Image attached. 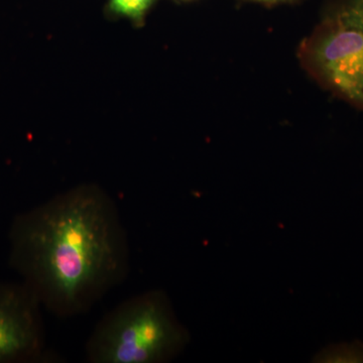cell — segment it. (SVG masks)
Instances as JSON below:
<instances>
[{
  "label": "cell",
  "mask_w": 363,
  "mask_h": 363,
  "mask_svg": "<svg viewBox=\"0 0 363 363\" xmlns=\"http://www.w3.org/2000/svg\"><path fill=\"white\" fill-rule=\"evenodd\" d=\"M9 264L54 316L89 312L128 278L130 247L117 204L83 185L16 215Z\"/></svg>",
  "instance_id": "obj_1"
},
{
  "label": "cell",
  "mask_w": 363,
  "mask_h": 363,
  "mask_svg": "<svg viewBox=\"0 0 363 363\" xmlns=\"http://www.w3.org/2000/svg\"><path fill=\"white\" fill-rule=\"evenodd\" d=\"M190 341L162 290L138 294L117 305L95 326L85 346L89 363H162Z\"/></svg>",
  "instance_id": "obj_2"
},
{
  "label": "cell",
  "mask_w": 363,
  "mask_h": 363,
  "mask_svg": "<svg viewBox=\"0 0 363 363\" xmlns=\"http://www.w3.org/2000/svg\"><path fill=\"white\" fill-rule=\"evenodd\" d=\"M300 57L320 84L363 111V0L336 4Z\"/></svg>",
  "instance_id": "obj_3"
},
{
  "label": "cell",
  "mask_w": 363,
  "mask_h": 363,
  "mask_svg": "<svg viewBox=\"0 0 363 363\" xmlns=\"http://www.w3.org/2000/svg\"><path fill=\"white\" fill-rule=\"evenodd\" d=\"M39 298L21 281H0V363L56 362Z\"/></svg>",
  "instance_id": "obj_4"
},
{
  "label": "cell",
  "mask_w": 363,
  "mask_h": 363,
  "mask_svg": "<svg viewBox=\"0 0 363 363\" xmlns=\"http://www.w3.org/2000/svg\"><path fill=\"white\" fill-rule=\"evenodd\" d=\"M324 362H363V343L352 342L331 346L325 351Z\"/></svg>",
  "instance_id": "obj_5"
},
{
  "label": "cell",
  "mask_w": 363,
  "mask_h": 363,
  "mask_svg": "<svg viewBox=\"0 0 363 363\" xmlns=\"http://www.w3.org/2000/svg\"><path fill=\"white\" fill-rule=\"evenodd\" d=\"M155 0H111V9L119 16L133 21H142Z\"/></svg>",
  "instance_id": "obj_6"
},
{
  "label": "cell",
  "mask_w": 363,
  "mask_h": 363,
  "mask_svg": "<svg viewBox=\"0 0 363 363\" xmlns=\"http://www.w3.org/2000/svg\"><path fill=\"white\" fill-rule=\"evenodd\" d=\"M259 1H274V0H259Z\"/></svg>",
  "instance_id": "obj_7"
}]
</instances>
